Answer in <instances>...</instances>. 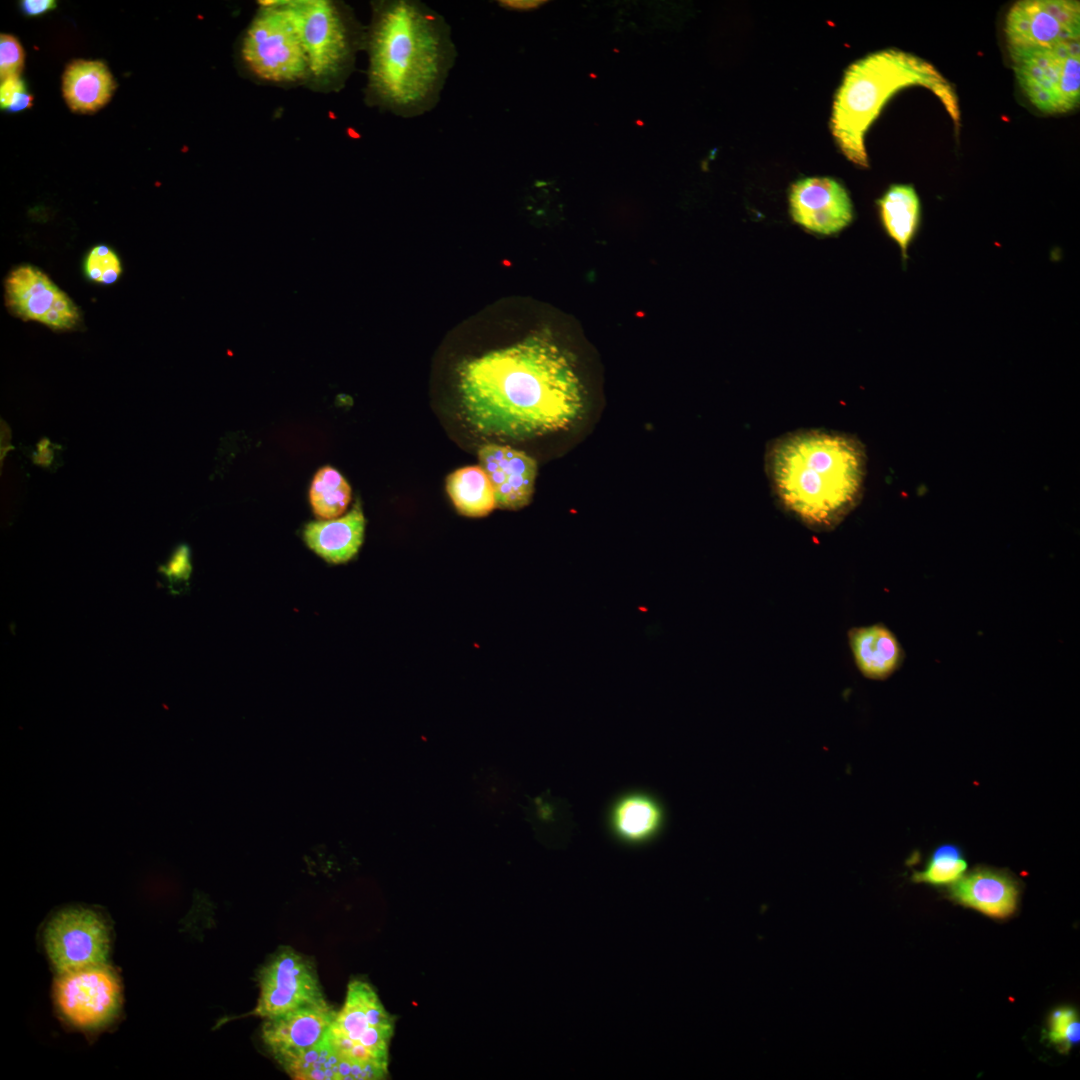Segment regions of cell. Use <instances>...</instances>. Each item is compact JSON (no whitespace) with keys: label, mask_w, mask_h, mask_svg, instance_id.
Returning <instances> with one entry per match:
<instances>
[{"label":"cell","mask_w":1080,"mask_h":1080,"mask_svg":"<svg viewBox=\"0 0 1080 1080\" xmlns=\"http://www.w3.org/2000/svg\"><path fill=\"white\" fill-rule=\"evenodd\" d=\"M887 235L899 246L904 262L919 229L921 203L912 185L894 184L877 201Z\"/></svg>","instance_id":"obj_22"},{"label":"cell","mask_w":1080,"mask_h":1080,"mask_svg":"<svg viewBox=\"0 0 1080 1080\" xmlns=\"http://www.w3.org/2000/svg\"><path fill=\"white\" fill-rule=\"evenodd\" d=\"M394 1021L366 982H350L344 1004L326 1034L343 1056L359 1062L388 1064Z\"/></svg>","instance_id":"obj_7"},{"label":"cell","mask_w":1080,"mask_h":1080,"mask_svg":"<svg viewBox=\"0 0 1080 1080\" xmlns=\"http://www.w3.org/2000/svg\"><path fill=\"white\" fill-rule=\"evenodd\" d=\"M968 867L962 849L954 843L938 845L931 853L925 868L913 874V881L933 886L952 885Z\"/></svg>","instance_id":"obj_26"},{"label":"cell","mask_w":1080,"mask_h":1080,"mask_svg":"<svg viewBox=\"0 0 1080 1080\" xmlns=\"http://www.w3.org/2000/svg\"><path fill=\"white\" fill-rule=\"evenodd\" d=\"M246 64L272 82L297 81L309 74L307 58L282 1L262 2L243 41Z\"/></svg>","instance_id":"obj_8"},{"label":"cell","mask_w":1080,"mask_h":1080,"mask_svg":"<svg viewBox=\"0 0 1080 1080\" xmlns=\"http://www.w3.org/2000/svg\"><path fill=\"white\" fill-rule=\"evenodd\" d=\"M33 96L27 91L19 94L13 100L10 107L7 109L9 112H19L32 106Z\"/></svg>","instance_id":"obj_34"},{"label":"cell","mask_w":1080,"mask_h":1080,"mask_svg":"<svg viewBox=\"0 0 1080 1080\" xmlns=\"http://www.w3.org/2000/svg\"><path fill=\"white\" fill-rule=\"evenodd\" d=\"M283 1068L288 1075L298 1080H378L388 1074V1065L359 1062L343 1056L332 1046L326 1035Z\"/></svg>","instance_id":"obj_18"},{"label":"cell","mask_w":1080,"mask_h":1080,"mask_svg":"<svg viewBox=\"0 0 1080 1080\" xmlns=\"http://www.w3.org/2000/svg\"><path fill=\"white\" fill-rule=\"evenodd\" d=\"M26 91V85L19 75L2 80L0 88L1 108L7 110L16 96Z\"/></svg>","instance_id":"obj_31"},{"label":"cell","mask_w":1080,"mask_h":1080,"mask_svg":"<svg viewBox=\"0 0 1080 1080\" xmlns=\"http://www.w3.org/2000/svg\"><path fill=\"white\" fill-rule=\"evenodd\" d=\"M258 982L259 997L251 1014L263 1020L326 1000L314 965L290 947L278 949L269 958Z\"/></svg>","instance_id":"obj_9"},{"label":"cell","mask_w":1080,"mask_h":1080,"mask_svg":"<svg viewBox=\"0 0 1080 1080\" xmlns=\"http://www.w3.org/2000/svg\"><path fill=\"white\" fill-rule=\"evenodd\" d=\"M1008 49L1051 47L1080 41V3L1075 0H1021L1005 18Z\"/></svg>","instance_id":"obj_11"},{"label":"cell","mask_w":1080,"mask_h":1080,"mask_svg":"<svg viewBox=\"0 0 1080 1080\" xmlns=\"http://www.w3.org/2000/svg\"><path fill=\"white\" fill-rule=\"evenodd\" d=\"M917 85L931 90L958 125L960 109L955 90L928 61L890 48L870 53L846 69L834 96L830 130L851 163L868 167L864 140L869 127L898 91Z\"/></svg>","instance_id":"obj_4"},{"label":"cell","mask_w":1080,"mask_h":1080,"mask_svg":"<svg viewBox=\"0 0 1080 1080\" xmlns=\"http://www.w3.org/2000/svg\"><path fill=\"white\" fill-rule=\"evenodd\" d=\"M458 390L465 420L479 433L503 439L565 429L584 405L569 359L543 336L466 361Z\"/></svg>","instance_id":"obj_1"},{"label":"cell","mask_w":1080,"mask_h":1080,"mask_svg":"<svg viewBox=\"0 0 1080 1080\" xmlns=\"http://www.w3.org/2000/svg\"><path fill=\"white\" fill-rule=\"evenodd\" d=\"M189 570V549L181 545L174 551L163 572L172 579L186 576Z\"/></svg>","instance_id":"obj_30"},{"label":"cell","mask_w":1080,"mask_h":1080,"mask_svg":"<svg viewBox=\"0 0 1080 1080\" xmlns=\"http://www.w3.org/2000/svg\"><path fill=\"white\" fill-rule=\"evenodd\" d=\"M1020 896L1019 881L1005 870L976 867L950 885L948 897L995 919L1011 916Z\"/></svg>","instance_id":"obj_17"},{"label":"cell","mask_w":1080,"mask_h":1080,"mask_svg":"<svg viewBox=\"0 0 1080 1080\" xmlns=\"http://www.w3.org/2000/svg\"><path fill=\"white\" fill-rule=\"evenodd\" d=\"M866 461L858 439L819 429L782 435L765 458L779 504L815 531L834 529L859 504Z\"/></svg>","instance_id":"obj_3"},{"label":"cell","mask_w":1080,"mask_h":1080,"mask_svg":"<svg viewBox=\"0 0 1080 1080\" xmlns=\"http://www.w3.org/2000/svg\"><path fill=\"white\" fill-rule=\"evenodd\" d=\"M1080 1022L1077 1011L1071 1007L1054 1010L1048 1020L1046 1038L1061 1052H1067L1079 1043Z\"/></svg>","instance_id":"obj_28"},{"label":"cell","mask_w":1080,"mask_h":1080,"mask_svg":"<svg viewBox=\"0 0 1080 1080\" xmlns=\"http://www.w3.org/2000/svg\"><path fill=\"white\" fill-rule=\"evenodd\" d=\"M365 529V518L357 503L346 515L325 521L308 523L303 530L307 546L330 563H344L359 551Z\"/></svg>","instance_id":"obj_20"},{"label":"cell","mask_w":1080,"mask_h":1080,"mask_svg":"<svg viewBox=\"0 0 1080 1080\" xmlns=\"http://www.w3.org/2000/svg\"><path fill=\"white\" fill-rule=\"evenodd\" d=\"M24 65V51L18 39L12 35L0 37V76L1 81L19 75Z\"/></svg>","instance_id":"obj_29"},{"label":"cell","mask_w":1080,"mask_h":1080,"mask_svg":"<svg viewBox=\"0 0 1080 1080\" xmlns=\"http://www.w3.org/2000/svg\"><path fill=\"white\" fill-rule=\"evenodd\" d=\"M44 942L48 956L61 974L103 964L109 948V932L95 911L70 907L50 919Z\"/></svg>","instance_id":"obj_10"},{"label":"cell","mask_w":1080,"mask_h":1080,"mask_svg":"<svg viewBox=\"0 0 1080 1080\" xmlns=\"http://www.w3.org/2000/svg\"><path fill=\"white\" fill-rule=\"evenodd\" d=\"M84 273L95 283L110 285L120 277L122 265L112 248L99 244L87 253L84 259Z\"/></svg>","instance_id":"obj_27"},{"label":"cell","mask_w":1080,"mask_h":1080,"mask_svg":"<svg viewBox=\"0 0 1080 1080\" xmlns=\"http://www.w3.org/2000/svg\"><path fill=\"white\" fill-rule=\"evenodd\" d=\"M56 5L53 0H23L20 2V9L27 16H38L54 9Z\"/></svg>","instance_id":"obj_32"},{"label":"cell","mask_w":1080,"mask_h":1080,"mask_svg":"<svg viewBox=\"0 0 1080 1080\" xmlns=\"http://www.w3.org/2000/svg\"><path fill=\"white\" fill-rule=\"evenodd\" d=\"M335 1016L336 1011L326 1000L308 1004L264 1019L261 1039L271 1056L283 1067L319 1043Z\"/></svg>","instance_id":"obj_15"},{"label":"cell","mask_w":1080,"mask_h":1080,"mask_svg":"<svg viewBox=\"0 0 1080 1080\" xmlns=\"http://www.w3.org/2000/svg\"><path fill=\"white\" fill-rule=\"evenodd\" d=\"M662 819V811L652 798L644 794H630L615 804L611 825L623 840L639 842L655 835Z\"/></svg>","instance_id":"obj_24"},{"label":"cell","mask_w":1080,"mask_h":1080,"mask_svg":"<svg viewBox=\"0 0 1080 1080\" xmlns=\"http://www.w3.org/2000/svg\"><path fill=\"white\" fill-rule=\"evenodd\" d=\"M446 489L455 508L464 516L483 517L496 507L493 486L481 466L455 470L447 477Z\"/></svg>","instance_id":"obj_23"},{"label":"cell","mask_w":1080,"mask_h":1080,"mask_svg":"<svg viewBox=\"0 0 1080 1080\" xmlns=\"http://www.w3.org/2000/svg\"><path fill=\"white\" fill-rule=\"evenodd\" d=\"M848 640L857 668L868 679L885 680L903 664L904 650L884 624L854 627Z\"/></svg>","instance_id":"obj_19"},{"label":"cell","mask_w":1080,"mask_h":1080,"mask_svg":"<svg viewBox=\"0 0 1080 1080\" xmlns=\"http://www.w3.org/2000/svg\"><path fill=\"white\" fill-rule=\"evenodd\" d=\"M55 999L62 1014L74 1025L94 1028L107 1023L120 1003V985L103 964L61 973Z\"/></svg>","instance_id":"obj_13"},{"label":"cell","mask_w":1080,"mask_h":1080,"mask_svg":"<svg viewBox=\"0 0 1080 1080\" xmlns=\"http://www.w3.org/2000/svg\"><path fill=\"white\" fill-rule=\"evenodd\" d=\"M499 6L507 10L513 11H531L542 6L546 1L543 0H500L497 2Z\"/></svg>","instance_id":"obj_33"},{"label":"cell","mask_w":1080,"mask_h":1080,"mask_svg":"<svg viewBox=\"0 0 1080 1080\" xmlns=\"http://www.w3.org/2000/svg\"><path fill=\"white\" fill-rule=\"evenodd\" d=\"M5 300L10 311L26 321L53 330L73 329L80 320L77 306L45 273L31 265L13 269L5 280Z\"/></svg>","instance_id":"obj_12"},{"label":"cell","mask_w":1080,"mask_h":1080,"mask_svg":"<svg viewBox=\"0 0 1080 1080\" xmlns=\"http://www.w3.org/2000/svg\"><path fill=\"white\" fill-rule=\"evenodd\" d=\"M365 43L369 101L405 118L437 106L457 58L440 13L417 0L376 2Z\"/></svg>","instance_id":"obj_2"},{"label":"cell","mask_w":1080,"mask_h":1080,"mask_svg":"<svg viewBox=\"0 0 1080 1080\" xmlns=\"http://www.w3.org/2000/svg\"><path fill=\"white\" fill-rule=\"evenodd\" d=\"M1018 85L1039 111L1063 114L1080 101V41L1008 49Z\"/></svg>","instance_id":"obj_5"},{"label":"cell","mask_w":1080,"mask_h":1080,"mask_svg":"<svg viewBox=\"0 0 1080 1080\" xmlns=\"http://www.w3.org/2000/svg\"><path fill=\"white\" fill-rule=\"evenodd\" d=\"M304 49L308 71L317 78H334L353 61L358 38L337 6L326 0L282 1Z\"/></svg>","instance_id":"obj_6"},{"label":"cell","mask_w":1080,"mask_h":1080,"mask_svg":"<svg viewBox=\"0 0 1080 1080\" xmlns=\"http://www.w3.org/2000/svg\"><path fill=\"white\" fill-rule=\"evenodd\" d=\"M789 208L797 224L820 235L835 234L853 220V205L846 188L831 177H806L793 183Z\"/></svg>","instance_id":"obj_14"},{"label":"cell","mask_w":1080,"mask_h":1080,"mask_svg":"<svg viewBox=\"0 0 1080 1080\" xmlns=\"http://www.w3.org/2000/svg\"><path fill=\"white\" fill-rule=\"evenodd\" d=\"M116 82L102 61L75 60L62 78L63 96L74 112L92 113L108 103Z\"/></svg>","instance_id":"obj_21"},{"label":"cell","mask_w":1080,"mask_h":1080,"mask_svg":"<svg viewBox=\"0 0 1080 1080\" xmlns=\"http://www.w3.org/2000/svg\"><path fill=\"white\" fill-rule=\"evenodd\" d=\"M309 499L314 513L323 519L340 516L351 500V487L335 468L324 466L314 475Z\"/></svg>","instance_id":"obj_25"},{"label":"cell","mask_w":1080,"mask_h":1080,"mask_svg":"<svg viewBox=\"0 0 1080 1080\" xmlns=\"http://www.w3.org/2000/svg\"><path fill=\"white\" fill-rule=\"evenodd\" d=\"M478 458L493 486L496 507L518 510L529 504L537 475L532 457L510 446L490 443L479 449Z\"/></svg>","instance_id":"obj_16"}]
</instances>
